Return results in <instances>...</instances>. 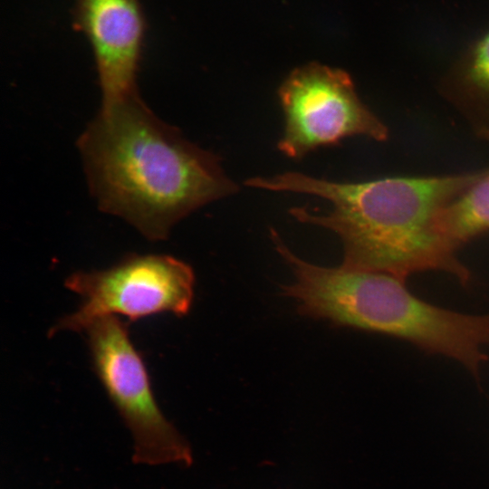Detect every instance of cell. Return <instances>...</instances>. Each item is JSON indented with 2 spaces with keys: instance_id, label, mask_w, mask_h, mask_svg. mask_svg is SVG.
<instances>
[{
  "instance_id": "cell-1",
  "label": "cell",
  "mask_w": 489,
  "mask_h": 489,
  "mask_svg": "<svg viewBox=\"0 0 489 489\" xmlns=\"http://www.w3.org/2000/svg\"><path fill=\"white\" fill-rule=\"evenodd\" d=\"M77 148L90 194L150 241L181 219L238 191L221 158L159 119L136 90L101 103Z\"/></svg>"
},
{
  "instance_id": "cell-2",
  "label": "cell",
  "mask_w": 489,
  "mask_h": 489,
  "mask_svg": "<svg viewBox=\"0 0 489 489\" xmlns=\"http://www.w3.org/2000/svg\"><path fill=\"white\" fill-rule=\"evenodd\" d=\"M486 169L360 182L331 181L289 171L250 177L244 185L328 200L332 207L326 213L296 206L290 214L301 223L336 234L343 246V265L386 273L403 281L417 273L442 271L466 285L471 273L443 238L438 221L443 209Z\"/></svg>"
},
{
  "instance_id": "cell-3",
  "label": "cell",
  "mask_w": 489,
  "mask_h": 489,
  "mask_svg": "<svg viewBox=\"0 0 489 489\" xmlns=\"http://www.w3.org/2000/svg\"><path fill=\"white\" fill-rule=\"evenodd\" d=\"M276 252L292 280L283 294L305 316L408 340L461 363L480 381L488 360L489 314H466L431 304L391 274L341 264L324 267L303 260L270 230Z\"/></svg>"
},
{
  "instance_id": "cell-4",
  "label": "cell",
  "mask_w": 489,
  "mask_h": 489,
  "mask_svg": "<svg viewBox=\"0 0 489 489\" xmlns=\"http://www.w3.org/2000/svg\"><path fill=\"white\" fill-rule=\"evenodd\" d=\"M84 332L93 371L131 435L133 462L189 465L190 446L160 409L128 324L118 316H106Z\"/></svg>"
},
{
  "instance_id": "cell-5",
  "label": "cell",
  "mask_w": 489,
  "mask_h": 489,
  "mask_svg": "<svg viewBox=\"0 0 489 489\" xmlns=\"http://www.w3.org/2000/svg\"><path fill=\"white\" fill-rule=\"evenodd\" d=\"M195 273L186 262L168 254H129L101 270L78 271L64 286L82 298L79 308L60 318L48 336L84 331L94 321L124 316L129 322L159 313L187 315L194 298Z\"/></svg>"
},
{
  "instance_id": "cell-6",
  "label": "cell",
  "mask_w": 489,
  "mask_h": 489,
  "mask_svg": "<svg viewBox=\"0 0 489 489\" xmlns=\"http://www.w3.org/2000/svg\"><path fill=\"white\" fill-rule=\"evenodd\" d=\"M284 128L278 149L300 159L350 137L383 142L386 124L360 98L349 72L312 62L292 70L278 88Z\"/></svg>"
},
{
  "instance_id": "cell-7",
  "label": "cell",
  "mask_w": 489,
  "mask_h": 489,
  "mask_svg": "<svg viewBox=\"0 0 489 489\" xmlns=\"http://www.w3.org/2000/svg\"><path fill=\"white\" fill-rule=\"evenodd\" d=\"M79 28L95 58L101 103L136 90L143 37L138 0H76Z\"/></svg>"
},
{
  "instance_id": "cell-8",
  "label": "cell",
  "mask_w": 489,
  "mask_h": 489,
  "mask_svg": "<svg viewBox=\"0 0 489 489\" xmlns=\"http://www.w3.org/2000/svg\"><path fill=\"white\" fill-rule=\"evenodd\" d=\"M438 91L489 143V26L475 37L441 77Z\"/></svg>"
},
{
  "instance_id": "cell-9",
  "label": "cell",
  "mask_w": 489,
  "mask_h": 489,
  "mask_svg": "<svg viewBox=\"0 0 489 489\" xmlns=\"http://www.w3.org/2000/svg\"><path fill=\"white\" fill-rule=\"evenodd\" d=\"M438 225L443 238L455 252L489 232V168L443 209Z\"/></svg>"
}]
</instances>
